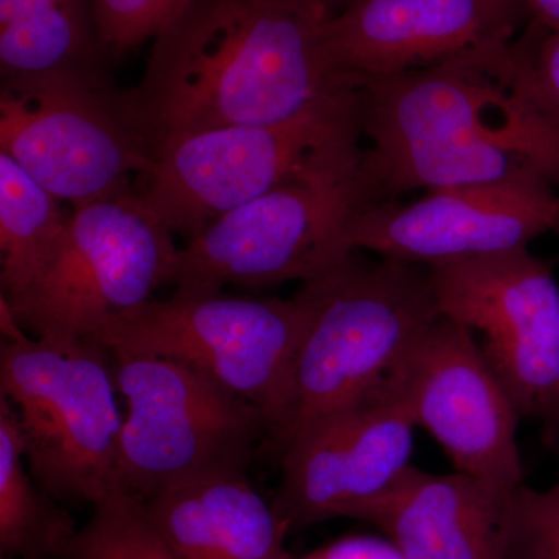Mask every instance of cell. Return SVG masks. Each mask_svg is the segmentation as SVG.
I'll return each instance as SVG.
<instances>
[{"mask_svg": "<svg viewBox=\"0 0 559 559\" xmlns=\"http://www.w3.org/2000/svg\"><path fill=\"white\" fill-rule=\"evenodd\" d=\"M191 0H94L98 33L109 58L154 40Z\"/></svg>", "mask_w": 559, "mask_h": 559, "instance_id": "cell-22", "label": "cell"}, {"mask_svg": "<svg viewBox=\"0 0 559 559\" xmlns=\"http://www.w3.org/2000/svg\"><path fill=\"white\" fill-rule=\"evenodd\" d=\"M360 90L282 123L173 140L154 156L140 200L173 235L193 240L221 216L362 150Z\"/></svg>", "mask_w": 559, "mask_h": 559, "instance_id": "cell-7", "label": "cell"}, {"mask_svg": "<svg viewBox=\"0 0 559 559\" xmlns=\"http://www.w3.org/2000/svg\"><path fill=\"white\" fill-rule=\"evenodd\" d=\"M127 404L117 452L119 495L142 500L216 468H248L267 418L259 407L178 360L110 353Z\"/></svg>", "mask_w": 559, "mask_h": 559, "instance_id": "cell-9", "label": "cell"}, {"mask_svg": "<svg viewBox=\"0 0 559 559\" xmlns=\"http://www.w3.org/2000/svg\"><path fill=\"white\" fill-rule=\"evenodd\" d=\"M70 210L0 151V285L13 299L46 270L68 227Z\"/></svg>", "mask_w": 559, "mask_h": 559, "instance_id": "cell-20", "label": "cell"}, {"mask_svg": "<svg viewBox=\"0 0 559 559\" xmlns=\"http://www.w3.org/2000/svg\"><path fill=\"white\" fill-rule=\"evenodd\" d=\"M2 559H7V558H2Z\"/></svg>", "mask_w": 559, "mask_h": 559, "instance_id": "cell-29", "label": "cell"}, {"mask_svg": "<svg viewBox=\"0 0 559 559\" xmlns=\"http://www.w3.org/2000/svg\"><path fill=\"white\" fill-rule=\"evenodd\" d=\"M16 414L0 399V554L2 558L68 559L80 530L25 468Z\"/></svg>", "mask_w": 559, "mask_h": 559, "instance_id": "cell-19", "label": "cell"}, {"mask_svg": "<svg viewBox=\"0 0 559 559\" xmlns=\"http://www.w3.org/2000/svg\"><path fill=\"white\" fill-rule=\"evenodd\" d=\"M514 49L522 90L559 121V32L530 21L522 38L514 40Z\"/></svg>", "mask_w": 559, "mask_h": 559, "instance_id": "cell-24", "label": "cell"}, {"mask_svg": "<svg viewBox=\"0 0 559 559\" xmlns=\"http://www.w3.org/2000/svg\"><path fill=\"white\" fill-rule=\"evenodd\" d=\"M314 311L307 283L293 299L176 288L170 299H151L106 320L90 341L109 353L186 364L263 411L270 432L285 406L297 353Z\"/></svg>", "mask_w": 559, "mask_h": 559, "instance_id": "cell-6", "label": "cell"}, {"mask_svg": "<svg viewBox=\"0 0 559 559\" xmlns=\"http://www.w3.org/2000/svg\"><path fill=\"white\" fill-rule=\"evenodd\" d=\"M325 21L293 0H191L119 91L121 117L154 160L173 140L282 123L359 91L323 53Z\"/></svg>", "mask_w": 559, "mask_h": 559, "instance_id": "cell-1", "label": "cell"}, {"mask_svg": "<svg viewBox=\"0 0 559 559\" xmlns=\"http://www.w3.org/2000/svg\"><path fill=\"white\" fill-rule=\"evenodd\" d=\"M134 502L179 559H294L285 544L289 530L246 468L204 471Z\"/></svg>", "mask_w": 559, "mask_h": 559, "instance_id": "cell-17", "label": "cell"}, {"mask_svg": "<svg viewBox=\"0 0 559 559\" xmlns=\"http://www.w3.org/2000/svg\"><path fill=\"white\" fill-rule=\"evenodd\" d=\"M307 285L314 318L297 353L285 406L266 437L278 455L311 423L381 389L440 318L425 264L367 261L355 252Z\"/></svg>", "mask_w": 559, "mask_h": 559, "instance_id": "cell-3", "label": "cell"}, {"mask_svg": "<svg viewBox=\"0 0 559 559\" xmlns=\"http://www.w3.org/2000/svg\"><path fill=\"white\" fill-rule=\"evenodd\" d=\"M68 559H179L150 528L127 495L94 506Z\"/></svg>", "mask_w": 559, "mask_h": 559, "instance_id": "cell-21", "label": "cell"}, {"mask_svg": "<svg viewBox=\"0 0 559 559\" xmlns=\"http://www.w3.org/2000/svg\"><path fill=\"white\" fill-rule=\"evenodd\" d=\"M319 559H406L390 540L349 536L316 551Z\"/></svg>", "mask_w": 559, "mask_h": 559, "instance_id": "cell-25", "label": "cell"}, {"mask_svg": "<svg viewBox=\"0 0 559 559\" xmlns=\"http://www.w3.org/2000/svg\"><path fill=\"white\" fill-rule=\"evenodd\" d=\"M441 318L484 336L521 417L559 415V285L528 248L428 266Z\"/></svg>", "mask_w": 559, "mask_h": 559, "instance_id": "cell-11", "label": "cell"}, {"mask_svg": "<svg viewBox=\"0 0 559 559\" xmlns=\"http://www.w3.org/2000/svg\"><path fill=\"white\" fill-rule=\"evenodd\" d=\"M514 40L364 83L367 156L389 201L525 171L559 186V121L522 90Z\"/></svg>", "mask_w": 559, "mask_h": 559, "instance_id": "cell-2", "label": "cell"}, {"mask_svg": "<svg viewBox=\"0 0 559 559\" xmlns=\"http://www.w3.org/2000/svg\"><path fill=\"white\" fill-rule=\"evenodd\" d=\"M532 21L559 32V0H524Z\"/></svg>", "mask_w": 559, "mask_h": 559, "instance_id": "cell-26", "label": "cell"}, {"mask_svg": "<svg viewBox=\"0 0 559 559\" xmlns=\"http://www.w3.org/2000/svg\"><path fill=\"white\" fill-rule=\"evenodd\" d=\"M559 230V193L547 176L520 173L492 182L430 190L412 204L384 201L348 230L353 250L430 264L528 248Z\"/></svg>", "mask_w": 559, "mask_h": 559, "instance_id": "cell-14", "label": "cell"}, {"mask_svg": "<svg viewBox=\"0 0 559 559\" xmlns=\"http://www.w3.org/2000/svg\"><path fill=\"white\" fill-rule=\"evenodd\" d=\"M384 201L362 148L213 221L179 249L173 285L221 290L312 282L355 253L349 226Z\"/></svg>", "mask_w": 559, "mask_h": 559, "instance_id": "cell-5", "label": "cell"}, {"mask_svg": "<svg viewBox=\"0 0 559 559\" xmlns=\"http://www.w3.org/2000/svg\"><path fill=\"white\" fill-rule=\"evenodd\" d=\"M390 381L457 473L506 496L524 485L520 411L468 329L440 316Z\"/></svg>", "mask_w": 559, "mask_h": 559, "instance_id": "cell-12", "label": "cell"}, {"mask_svg": "<svg viewBox=\"0 0 559 559\" xmlns=\"http://www.w3.org/2000/svg\"><path fill=\"white\" fill-rule=\"evenodd\" d=\"M0 390L16 414L33 479L57 500L119 495L123 415L112 355L90 340L32 336L0 297Z\"/></svg>", "mask_w": 559, "mask_h": 559, "instance_id": "cell-4", "label": "cell"}, {"mask_svg": "<svg viewBox=\"0 0 559 559\" xmlns=\"http://www.w3.org/2000/svg\"><path fill=\"white\" fill-rule=\"evenodd\" d=\"M304 559H319L318 554H312L310 557L304 558Z\"/></svg>", "mask_w": 559, "mask_h": 559, "instance_id": "cell-28", "label": "cell"}, {"mask_svg": "<svg viewBox=\"0 0 559 559\" xmlns=\"http://www.w3.org/2000/svg\"><path fill=\"white\" fill-rule=\"evenodd\" d=\"M509 559H559V481L544 491L522 485L511 496Z\"/></svg>", "mask_w": 559, "mask_h": 559, "instance_id": "cell-23", "label": "cell"}, {"mask_svg": "<svg viewBox=\"0 0 559 559\" xmlns=\"http://www.w3.org/2000/svg\"><path fill=\"white\" fill-rule=\"evenodd\" d=\"M179 249L131 187L70 209L46 270L21 296L2 299L32 336L90 340L106 320L173 285Z\"/></svg>", "mask_w": 559, "mask_h": 559, "instance_id": "cell-8", "label": "cell"}, {"mask_svg": "<svg viewBox=\"0 0 559 559\" xmlns=\"http://www.w3.org/2000/svg\"><path fill=\"white\" fill-rule=\"evenodd\" d=\"M293 2L299 3L305 9L314 11L325 20L337 16L342 13L353 0H293Z\"/></svg>", "mask_w": 559, "mask_h": 559, "instance_id": "cell-27", "label": "cell"}, {"mask_svg": "<svg viewBox=\"0 0 559 559\" xmlns=\"http://www.w3.org/2000/svg\"><path fill=\"white\" fill-rule=\"evenodd\" d=\"M94 0H0L2 79L76 72L108 79Z\"/></svg>", "mask_w": 559, "mask_h": 559, "instance_id": "cell-18", "label": "cell"}, {"mask_svg": "<svg viewBox=\"0 0 559 559\" xmlns=\"http://www.w3.org/2000/svg\"><path fill=\"white\" fill-rule=\"evenodd\" d=\"M392 381L367 399L311 423L280 454L282 481L272 507L289 530L355 518L411 468L414 430Z\"/></svg>", "mask_w": 559, "mask_h": 559, "instance_id": "cell-13", "label": "cell"}, {"mask_svg": "<svg viewBox=\"0 0 559 559\" xmlns=\"http://www.w3.org/2000/svg\"><path fill=\"white\" fill-rule=\"evenodd\" d=\"M119 91L86 73L2 79L0 151L70 209L131 189L156 162L124 123Z\"/></svg>", "mask_w": 559, "mask_h": 559, "instance_id": "cell-10", "label": "cell"}, {"mask_svg": "<svg viewBox=\"0 0 559 559\" xmlns=\"http://www.w3.org/2000/svg\"><path fill=\"white\" fill-rule=\"evenodd\" d=\"M511 496L457 471L411 466L353 520L377 525L406 559H509Z\"/></svg>", "mask_w": 559, "mask_h": 559, "instance_id": "cell-16", "label": "cell"}, {"mask_svg": "<svg viewBox=\"0 0 559 559\" xmlns=\"http://www.w3.org/2000/svg\"><path fill=\"white\" fill-rule=\"evenodd\" d=\"M524 0H353L322 27L331 68L360 83L507 46Z\"/></svg>", "mask_w": 559, "mask_h": 559, "instance_id": "cell-15", "label": "cell"}]
</instances>
